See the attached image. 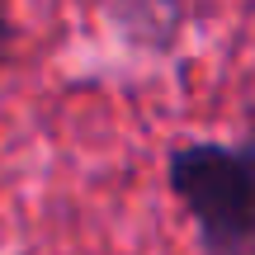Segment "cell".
I'll return each mask as SVG.
<instances>
[{"instance_id":"6da1fadb","label":"cell","mask_w":255,"mask_h":255,"mask_svg":"<svg viewBox=\"0 0 255 255\" xmlns=\"http://www.w3.org/2000/svg\"><path fill=\"white\" fill-rule=\"evenodd\" d=\"M165 184L194 222L199 255H255V128L232 142H175Z\"/></svg>"},{"instance_id":"7a4b0ae2","label":"cell","mask_w":255,"mask_h":255,"mask_svg":"<svg viewBox=\"0 0 255 255\" xmlns=\"http://www.w3.org/2000/svg\"><path fill=\"white\" fill-rule=\"evenodd\" d=\"M14 38H19V28H14V14H9V9L0 5V62H5V57L14 52Z\"/></svg>"}]
</instances>
